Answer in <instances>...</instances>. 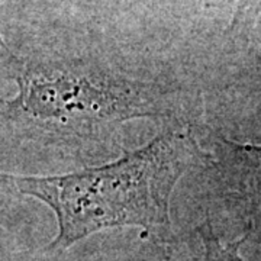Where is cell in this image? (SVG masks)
<instances>
[{
	"instance_id": "4",
	"label": "cell",
	"mask_w": 261,
	"mask_h": 261,
	"mask_svg": "<svg viewBox=\"0 0 261 261\" xmlns=\"http://www.w3.org/2000/svg\"><path fill=\"white\" fill-rule=\"evenodd\" d=\"M199 235L205 245V255L202 261H245L240 255V247L248 238V233L233 243L225 244L215 235L211 224H205L199 228Z\"/></svg>"
},
{
	"instance_id": "1",
	"label": "cell",
	"mask_w": 261,
	"mask_h": 261,
	"mask_svg": "<svg viewBox=\"0 0 261 261\" xmlns=\"http://www.w3.org/2000/svg\"><path fill=\"white\" fill-rule=\"evenodd\" d=\"M209 159L189 132L166 130L108 164L49 177L9 178L19 193L54 211L58 233L48 251L57 252L118 226H137L154 238H167L174 187L193 166Z\"/></svg>"
},
{
	"instance_id": "3",
	"label": "cell",
	"mask_w": 261,
	"mask_h": 261,
	"mask_svg": "<svg viewBox=\"0 0 261 261\" xmlns=\"http://www.w3.org/2000/svg\"><path fill=\"white\" fill-rule=\"evenodd\" d=\"M218 151L225 181H229L240 199L261 207V147L221 138Z\"/></svg>"
},
{
	"instance_id": "2",
	"label": "cell",
	"mask_w": 261,
	"mask_h": 261,
	"mask_svg": "<svg viewBox=\"0 0 261 261\" xmlns=\"http://www.w3.org/2000/svg\"><path fill=\"white\" fill-rule=\"evenodd\" d=\"M3 70L16 86L2 102L3 132L44 148L94 151L126 122L168 113L166 93L82 60L9 56Z\"/></svg>"
}]
</instances>
